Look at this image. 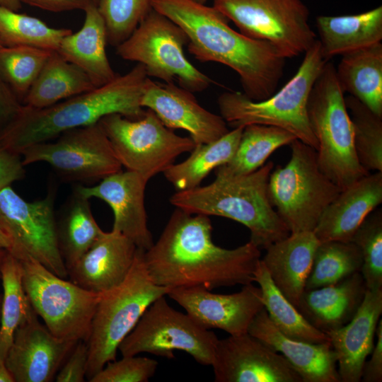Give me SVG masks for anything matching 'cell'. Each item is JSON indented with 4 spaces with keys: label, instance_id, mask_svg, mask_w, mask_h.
<instances>
[{
    "label": "cell",
    "instance_id": "cell-44",
    "mask_svg": "<svg viewBox=\"0 0 382 382\" xmlns=\"http://www.w3.org/2000/svg\"><path fill=\"white\" fill-rule=\"evenodd\" d=\"M25 166L21 154L0 146V190L23 179Z\"/></svg>",
    "mask_w": 382,
    "mask_h": 382
},
{
    "label": "cell",
    "instance_id": "cell-40",
    "mask_svg": "<svg viewBox=\"0 0 382 382\" xmlns=\"http://www.w3.org/2000/svg\"><path fill=\"white\" fill-rule=\"evenodd\" d=\"M351 241L362 256L360 270L367 290L382 289V213H371L354 233Z\"/></svg>",
    "mask_w": 382,
    "mask_h": 382
},
{
    "label": "cell",
    "instance_id": "cell-8",
    "mask_svg": "<svg viewBox=\"0 0 382 382\" xmlns=\"http://www.w3.org/2000/svg\"><path fill=\"white\" fill-rule=\"evenodd\" d=\"M290 146L289 161L270 175L268 197L290 233L313 232L341 190L320 169L315 149L299 139Z\"/></svg>",
    "mask_w": 382,
    "mask_h": 382
},
{
    "label": "cell",
    "instance_id": "cell-38",
    "mask_svg": "<svg viewBox=\"0 0 382 382\" xmlns=\"http://www.w3.org/2000/svg\"><path fill=\"white\" fill-rule=\"evenodd\" d=\"M353 128V141L360 164L369 172H382V117L357 98H345Z\"/></svg>",
    "mask_w": 382,
    "mask_h": 382
},
{
    "label": "cell",
    "instance_id": "cell-37",
    "mask_svg": "<svg viewBox=\"0 0 382 382\" xmlns=\"http://www.w3.org/2000/svg\"><path fill=\"white\" fill-rule=\"evenodd\" d=\"M362 263L361 251L352 241L320 242L315 253L305 290L335 284L360 272Z\"/></svg>",
    "mask_w": 382,
    "mask_h": 382
},
{
    "label": "cell",
    "instance_id": "cell-27",
    "mask_svg": "<svg viewBox=\"0 0 382 382\" xmlns=\"http://www.w3.org/2000/svg\"><path fill=\"white\" fill-rule=\"evenodd\" d=\"M84 12L82 28L65 36L56 52L80 68L95 87H100L112 81L117 74L107 56L106 28L97 6L91 3Z\"/></svg>",
    "mask_w": 382,
    "mask_h": 382
},
{
    "label": "cell",
    "instance_id": "cell-4",
    "mask_svg": "<svg viewBox=\"0 0 382 382\" xmlns=\"http://www.w3.org/2000/svg\"><path fill=\"white\" fill-rule=\"evenodd\" d=\"M272 161L239 175H216L209 185L176 191L170 203L192 214L223 216L246 226L260 248L286 238L290 232L272 205L267 185Z\"/></svg>",
    "mask_w": 382,
    "mask_h": 382
},
{
    "label": "cell",
    "instance_id": "cell-17",
    "mask_svg": "<svg viewBox=\"0 0 382 382\" xmlns=\"http://www.w3.org/2000/svg\"><path fill=\"white\" fill-rule=\"evenodd\" d=\"M241 291L215 294L202 286L170 289L167 295L204 329H220L230 335L247 333L255 317L264 308L260 288L253 283Z\"/></svg>",
    "mask_w": 382,
    "mask_h": 382
},
{
    "label": "cell",
    "instance_id": "cell-54",
    "mask_svg": "<svg viewBox=\"0 0 382 382\" xmlns=\"http://www.w3.org/2000/svg\"><path fill=\"white\" fill-rule=\"evenodd\" d=\"M91 1L97 6L98 0H91Z\"/></svg>",
    "mask_w": 382,
    "mask_h": 382
},
{
    "label": "cell",
    "instance_id": "cell-55",
    "mask_svg": "<svg viewBox=\"0 0 382 382\" xmlns=\"http://www.w3.org/2000/svg\"><path fill=\"white\" fill-rule=\"evenodd\" d=\"M0 45H1V43H0Z\"/></svg>",
    "mask_w": 382,
    "mask_h": 382
},
{
    "label": "cell",
    "instance_id": "cell-39",
    "mask_svg": "<svg viewBox=\"0 0 382 382\" xmlns=\"http://www.w3.org/2000/svg\"><path fill=\"white\" fill-rule=\"evenodd\" d=\"M52 52L0 45V75L22 104Z\"/></svg>",
    "mask_w": 382,
    "mask_h": 382
},
{
    "label": "cell",
    "instance_id": "cell-13",
    "mask_svg": "<svg viewBox=\"0 0 382 382\" xmlns=\"http://www.w3.org/2000/svg\"><path fill=\"white\" fill-rule=\"evenodd\" d=\"M218 340L214 332L172 308L162 296L146 310L118 350L122 357L146 352L168 359L174 357L175 351H183L199 364L212 365Z\"/></svg>",
    "mask_w": 382,
    "mask_h": 382
},
{
    "label": "cell",
    "instance_id": "cell-34",
    "mask_svg": "<svg viewBox=\"0 0 382 382\" xmlns=\"http://www.w3.org/2000/svg\"><path fill=\"white\" fill-rule=\"evenodd\" d=\"M254 282L260 288L270 320L282 334L309 343L330 342L328 335L312 325L277 289L261 259L254 273Z\"/></svg>",
    "mask_w": 382,
    "mask_h": 382
},
{
    "label": "cell",
    "instance_id": "cell-22",
    "mask_svg": "<svg viewBox=\"0 0 382 382\" xmlns=\"http://www.w3.org/2000/svg\"><path fill=\"white\" fill-rule=\"evenodd\" d=\"M382 313V289L366 290L352 320L328 335L334 350L341 382H359L366 357L374 347L376 327Z\"/></svg>",
    "mask_w": 382,
    "mask_h": 382
},
{
    "label": "cell",
    "instance_id": "cell-9",
    "mask_svg": "<svg viewBox=\"0 0 382 382\" xmlns=\"http://www.w3.org/2000/svg\"><path fill=\"white\" fill-rule=\"evenodd\" d=\"M187 43L180 27L151 8L131 35L116 47V54L143 65L149 77L176 81L190 92H200L216 83L186 58L183 48Z\"/></svg>",
    "mask_w": 382,
    "mask_h": 382
},
{
    "label": "cell",
    "instance_id": "cell-35",
    "mask_svg": "<svg viewBox=\"0 0 382 382\" xmlns=\"http://www.w3.org/2000/svg\"><path fill=\"white\" fill-rule=\"evenodd\" d=\"M22 275L21 262L8 251L1 267L4 293L0 318V357L4 359L16 329L34 310L25 294Z\"/></svg>",
    "mask_w": 382,
    "mask_h": 382
},
{
    "label": "cell",
    "instance_id": "cell-43",
    "mask_svg": "<svg viewBox=\"0 0 382 382\" xmlns=\"http://www.w3.org/2000/svg\"><path fill=\"white\" fill-rule=\"evenodd\" d=\"M88 347L79 341L69 353L55 376L57 382H83L86 377Z\"/></svg>",
    "mask_w": 382,
    "mask_h": 382
},
{
    "label": "cell",
    "instance_id": "cell-5",
    "mask_svg": "<svg viewBox=\"0 0 382 382\" xmlns=\"http://www.w3.org/2000/svg\"><path fill=\"white\" fill-rule=\"evenodd\" d=\"M326 62L317 40L304 53L296 74L269 98L253 100L238 91L221 94L217 100L221 116L233 129L253 124L284 129L316 151L318 142L310 127L307 104Z\"/></svg>",
    "mask_w": 382,
    "mask_h": 382
},
{
    "label": "cell",
    "instance_id": "cell-42",
    "mask_svg": "<svg viewBox=\"0 0 382 382\" xmlns=\"http://www.w3.org/2000/svg\"><path fill=\"white\" fill-rule=\"evenodd\" d=\"M156 360L143 357L126 356L108 362L91 382H147L156 373Z\"/></svg>",
    "mask_w": 382,
    "mask_h": 382
},
{
    "label": "cell",
    "instance_id": "cell-36",
    "mask_svg": "<svg viewBox=\"0 0 382 382\" xmlns=\"http://www.w3.org/2000/svg\"><path fill=\"white\" fill-rule=\"evenodd\" d=\"M71 32L68 28L50 27L37 18L0 5V43L2 46L57 51L63 38Z\"/></svg>",
    "mask_w": 382,
    "mask_h": 382
},
{
    "label": "cell",
    "instance_id": "cell-41",
    "mask_svg": "<svg viewBox=\"0 0 382 382\" xmlns=\"http://www.w3.org/2000/svg\"><path fill=\"white\" fill-rule=\"evenodd\" d=\"M108 42L117 47L127 39L149 11L151 0H98Z\"/></svg>",
    "mask_w": 382,
    "mask_h": 382
},
{
    "label": "cell",
    "instance_id": "cell-49",
    "mask_svg": "<svg viewBox=\"0 0 382 382\" xmlns=\"http://www.w3.org/2000/svg\"><path fill=\"white\" fill-rule=\"evenodd\" d=\"M0 5L15 11L21 8V3L18 0H0Z\"/></svg>",
    "mask_w": 382,
    "mask_h": 382
},
{
    "label": "cell",
    "instance_id": "cell-33",
    "mask_svg": "<svg viewBox=\"0 0 382 382\" xmlns=\"http://www.w3.org/2000/svg\"><path fill=\"white\" fill-rule=\"evenodd\" d=\"M297 139L289 132L273 126L248 125L243 127L239 144L231 159L218 167L216 175H239L262 167L277 149Z\"/></svg>",
    "mask_w": 382,
    "mask_h": 382
},
{
    "label": "cell",
    "instance_id": "cell-53",
    "mask_svg": "<svg viewBox=\"0 0 382 382\" xmlns=\"http://www.w3.org/2000/svg\"><path fill=\"white\" fill-rule=\"evenodd\" d=\"M2 295L0 294V318H1V308Z\"/></svg>",
    "mask_w": 382,
    "mask_h": 382
},
{
    "label": "cell",
    "instance_id": "cell-45",
    "mask_svg": "<svg viewBox=\"0 0 382 382\" xmlns=\"http://www.w3.org/2000/svg\"><path fill=\"white\" fill-rule=\"evenodd\" d=\"M376 335V343L374 345L371 359L365 361L361 381L364 382H381L382 381V320H379Z\"/></svg>",
    "mask_w": 382,
    "mask_h": 382
},
{
    "label": "cell",
    "instance_id": "cell-14",
    "mask_svg": "<svg viewBox=\"0 0 382 382\" xmlns=\"http://www.w3.org/2000/svg\"><path fill=\"white\" fill-rule=\"evenodd\" d=\"M55 190L42 199L25 200L11 186L0 190V226L17 259L30 255L59 277L68 271L59 253L54 213Z\"/></svg>",
    "mask_w": 382,
    "mask_h": 382
},
{
    "label": "cell",
    "instance_id": "cell-25",
    "mask_svg": "<svg viewBox=\"0 0 382 382\" xmlns=\"http://www.w3.org/2000/svg\"><path fill=\"white\" fill-rule=\"evenodd\" d=\"M320 243L313 231L290 233L266 248L261 259L274 285L296 308Z\"/></svg>",
    "mask_w": 382,
    "mask_h": 382
},
{
    "label": "cell",
    "instance_id": "cell-32",
    "mask_svg": "<svg viewBox=\"0 0 382 382\" xmlns=\"http://www.w3.org/2000/svg\"><path fill=\"white\" fill-rule=\"evenodd\" d=\"M104 232L95 220L89 199L74 190L59 218L57 219L58 247L67 271Z\"/></svg>",
    "mask_w": 382,
    "mask_h": 382
},
{
    "label": "cell",
    "instance_id": "cell-3",
    "mask_svg": "<svg viewBox=\"0 0 382 382\" xmlns=\"http://www.w3.org/2000/svg\"><path fill=\"white\" fill-rule=\"evenodd\" d=\"M149 79L144 66L137 63L108 83L52 105L34 108L23 104L15 117L0 129V146L21 154L32 145L97 123L110 114L139 119L146 111L141 100Z\"/></svg>",
    "mask_w": 382,
    "mask_h": 382
},
{
    "label": "cell",
    "instance_id": "cell-51",
    "mask_svg": "<svg viewBox=\"0 0 382 382\" xmlns=\"http://www.w3.org/2000/svg\"><path fill=\"white\" fill-rule=\"evenodd\" d=\"M8 250L6 249L0 248V277H1V267L4 262V257L7 253Z\"/></svg>",
    "mask_w": 382,
    "mask_h": 382
},
{
    "label": "cell",
    "instance_id": "cell-23",
    "mask_svg": "<svg viewBox=\"0 0 382 382\" xmlns=\"http://www.w3.org/2000/svg\"><path fill=\"white\" fill-rule=\"evenodd\" d=\"M382 202V172L376 171L340 190L322 214L313 233L320 242L351 241L364 220Z\"/></svg>",
    "mask_w": 382,
    "mask_h": 382
},
{
    "label": "cell",
    "instance_id": "cell-46",
    "mask_svg": "<svg viewBox=\"0 0 382 382\" xmlns=\"http://www.w3.org/2000/svg\"><path fill=\"white\" fill-rule=\"evenodd\" d=\"M23 104L0 75V129L8 124Z\"/></svg>",
    "mask_w": 382,
    "mask_h": 382
},
{
    "label": "cell",
    "instance_id": "cell-47",
    "mask_svg": "<svg viewBox=\"0 0 382 382\" xmlns=\"http://www.w3.org/2000/svg\"><path fill=\"white\" fill-rule=\"evenodd\" d=\"M30 6L52 12L83 10L93 3L91 0H18Z\"/></svg>",
    "mask_w": 382,
    "mask_h": 382
},
{
    "label": "cell",
    "instance_id": "cell-52",
    "mask_svg": "<svg viewBox=\"0 0 382 382\" xmlns=\"http://www.w3.org/2000/svg\"><path fill=\"white\" fill-rule=\"evenodd\" d=\"M194 1H196L197 3H199V4H205L206 1L207 0H193Z\"/></svg>",
    "mask_w": 382,
    "mask_h": 382
},
{
    "label": "cell",
    "instance_id": "cell-18",
    "mask_svg": "<svg viewBox=\"0 0 382 382\" xmlns=\"http://www.w3.org/2000/svg\"><path fill=\"white\" fill-rule=\"evenodd\" d=\"M78 342L52 335L33 310L16 329L6 364L15 382L52 381Z\"/></svg>",
    "mask_w": 382,
    "mask_h": 382
},
{
    "label": "cell",
    "instance_id": "cell-16",
    "mask_svg": "<svg viewBox=\"0 0 382 382\" xmlns=\"http://www.w3.org/2000/svg\"><path fill=\"white\" fill-rule=\"evenodd\" d=\"M211 366L216 382H303L281 354L248 332L219 339Z\"/></svg>",
    "mask_w": 382,
    "mask_h": 382
},
{
    "label": "cell",
    "instance_id": "cell-11",
    "mask_svg": "<svg viewBox=\"0 0 382 382\" xmlns=\"http://www.w3.org/2000/svg\"><path fill=\"white\" fill-rule=\"evenodd\" d=\"M99 123L122 166L148 181L195 146L190 137L174 133L149 109L137 120L115 113L103 117Z\"/></svg>",
    "mask_w": 382,
    "mask_h": 382
},
{
    "label": "cell",
    "instance_id": "cell-26",
    "mask_svg": "<svg viewBox=\"0 0 382 382\" xmlns=\"http://www.w3.org/2000/svg\"><path fill=\"white\" fill-rule=\"evenodd\" d=\"M366 290L357 272L335 284L305 290L296 308L312 325L327 333L352 320Z\"/></svg>",
    "mask_w": 382,
    "mask_h": 382
},
{
    "label": "cell",
    "instance_id": "cell-2",
    "mask_svg": "<svg viewBox=\"0 0 382 382\" xmlns=\"http://www.w3.org/2000/svg\"><path fill=\"white\" fill-rule=\"evenodd\" d=\"M151 7L183 29L196 59L237 73L247 97L262 100L275 93L286 58L270 43L234 30L214 7L193 0H151Z\"/></svg>",
    "mask_w": 382,
    "mask_h": 382
},
{
    "label": "cell",
    "instance_id": "cell-19",
    "mask_svg": "<svg viewBox=\"0 0 382 382\" xmlns=\"http://www.w3.org/2000/svg\"><path fill=\"white\" fill-rule=\"evenodd\" d=\"M170 129L187 131L195 145L214 141L229 132L221 115L204 108L192 92L175 83L149 79L141 100Z\"/></svg>",
    "mask_w": 382,
    "mask_h": 382
},
{
    "label": "cell",
    "instance_id": "cell-28",
    "mask_svg": "<svg viewBox=\"0 0 382 382\" xmlns=\"http://www.w3.org/2000/svg\"><path fill=\"white\" fill-rule=\"evenodd\" d=\"M322 55L333 57L374 44L382 40V6L354 15L319 16L316 19Z\"/></svg>",
    "mask_w": 382,
    "mask_h": 382
},
{
    "label": "cell",
    "instance_id": "cell-12",
    "mask_svg": "<svg viewBox=\"0 0 382 382\" xmlns=\"http://www.w3.org/2000/svg\"><path fill=\"white\" fill-rule=\"evenodd\" d=\"M239 32L273 45L286 58L304 54L317 40L301 0H214Z\"/></svg>",
    "mask_w": 382,
    "mask_h": 382
},
{
    "label": "cell",
    "instance_id": "cell-48",
    "mask_svg": "<svg viewBox=\"0 0 382 382\" xmlns=\"http://www.w3.org/2000/svg\"><path fill=\"white\" fill-rule=\"evenodd\" d=\"M0 382H15L8 370L5 359L0 357Z\"/></svg>",
    "mask_w": 382,
    "mask_h": 382
},
{
    "label": "cell",
    "instance_id": "cell-29",
    "mask_svg": "<svg viewBox=\"0 0 382 382\" xmlns=\"http://www.w3.org/2000/svg\"><path fill=\"white\" fill-rule=\"evenodd\" d=\"M335 71L344 93H349L382 117L381 42L342 55Z\"/></svg>",
    "mask_w": 382,
    "mask_h": 382
},
{
    "label": "cell",
    "instance_id": "cell-21",
    "mask_svg": "<svg viewBox=\"0 0 382 382\" xmlns=\"http://www.w3.org/2000/svg\"><path fill=\"white\" fill-rule=\"evenodd\" d=\"M137 248L130 239L118 231L104 232L68 270L70 281L86 290L105 293L125 279Z\"/></svg>",
    "mask_w": 382,
    "mask_h": 382
},
{
    "label": "cell",
    "instance_id": "cell-50",
    "mask_svg": "<svg viewBox=\"0 0 382 382\" xmlns=\"http://www.w3.org/2000/svg\"><path fill=\"white\" fill-rule=\"evenodd\" d=\"M10 246V241L0 226V248L8 250Z\"/></svg>",
    "mask_w": 382,
    "mask_h": 382
},
{
    "label": "cell",
    "instance_id": "cell-15",
    "mask_svg": "<svg viewBox=\"0 0 382 382\" xmlns=\"http://www.w3.org/2000/svg\"><path fill=\"white\" fill-rule=\"evenodd\" d=\"M54 139L24 149L23 164L47 163L64 180L80 183L100 181L122 170L99 122L65 131Z\"/></svg>",
    "mask_w": 382,
    "mask_h": 382
},
{
    "label": "cell",
    "instance_id": "cell-1",
    "mask_svg": "<svg viewBox=\"0 0 382 382\" xmlns=\"http://www.w3.org/2000/svg\"><path fill=\"white\" fill-rule=\"evenodd\" d=\"M209 216L176 208L159 238L144 251L154 282L168 289L202 286L209 290L254 282L260 248L249 241L233 249L216 245Z\"/></svg>",
    "mask_w": 382,
    "mask_h": 382
},
{
    "label": "cell",
    "instance_id": "cell-31",
    "mask_svg": "<svg viewBox=\"0 0 382 382\" xmlns=\"http://www.w3.org/2000/svg\"><path fill=\"white\" fill-rule=\"evenodd\" d=\"M243 127L233 128L221 138L207 144H197L185 161L171 164L164 172L166 180L176 191L200 186L214 170L233 156Z\"/></svg>",
    "mask_w": 382,
    "mask_h": 382
},
{
    "label": "cell",
    "instance_id": "cell-10",
    "mask_svg": "<svg viewBox=\"0 0 382 382\" xmlns=\"http://www.w3.org/2000/svg\"><path fill=\"white\" fill-rule=\"evenodd\" d=\"M18 260L25 294L49 331L61 339L87 342L101 294L66 281L30 255Z\"/></svg>",
    "mask_w": 382,
    "mask_h": 382
},
{
    "label": "cell",
    "instance_id": "cell-20",
    "mask_svg": "<svg viewBox=\"0 0 382 382\" xmlns=\"http://www.w3.org/2000/svg\"><path fill=\"white\" fill-rule=\"evenodd\" d=\"M147 182L136 172L120 170L96 185H77L74 190L87 199L94 197L105 202L114 214L112 230L130 239L138 248L147 250L154 243L144 204Z\"/></svg>",
    "mask_w": 382,
    "mask_h": 382
},
{
    "label": "cell",
    "instance_id": "cell-7",
    "mask_svg": "<svg viewBox=\"0 0 382 382\" xmlns=\"http://www.w3.org/2000/svg\"><path fill=\"white\" fill-rule=\"evenodd\" d=\"M144 251L137 248L125 279L117 286L101 294L86 342L88 381L108 362L116 359L120 344L134 328L146 310L170 290L156 284L151 279L144 262Z\"/></svg>",
    "mask_w": 382,
    "mask_h": 382
},
{
    "label": "cell",
    "instance_id": "cell-30",
    "mask_svg": "<svg viewBox=\"0 0 382 382\" xmlns=\"http://www.w3.org/2000/svg\"><path fill=\"white\" fill-rule=\"evenodd\" d=\"M89 77L78 66L53 51L26 94L23 104L42 108L94 89Z\"/></svg>",
    "mask_w": 382,
    "mask_h": 382
},
{
    "label": "cell",
    "instance_id": "cell-24",
    "mask_svg": "<svg viewBox=\"0 0 382 382\" xmlns=\"http://www.w3.org/2000/svg\"><path fill=\"white\" fill-rule=\"evenodd\" d=\"M248 332L280 353L303 382H341L330 342L313 344L285 336L272 324L265 308L255 317Z\"/></svg>",
    "mask_w": 382,
    "mask_h": 382
},
{
    "label": "cell",
    "instance_id": "cell-6",
    "mask_svg": "<svg viewBox=\"0 0 382 382\" xmlns=\"http://www.w3.org/2000/svg\"><path fill=\"white\" fill-rule=\"evenodd\" d=\"M344 93L335 67L328 61L313 84L307 104L310 127L318 142V164L341 190L370 173L360 164L355 152Z\"/></svg>",
    "mask_w": 382,
    "mask_h": 382
}]
</instances>
